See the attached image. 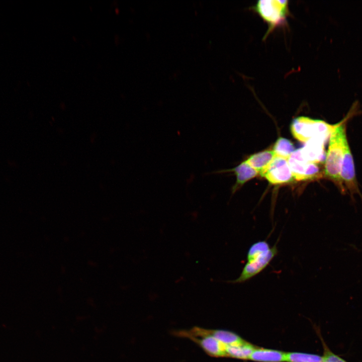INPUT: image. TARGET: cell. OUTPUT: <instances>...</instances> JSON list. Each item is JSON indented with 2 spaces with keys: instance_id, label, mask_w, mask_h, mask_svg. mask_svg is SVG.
<instances>
[{
  "instance_id": "obj_1",
  "label": "cell",
  "mask_w": 362,
  "mask_h": 362,
  "mask_svg": "<svg viewBox=\"0 0 362 362\" xmlns=\"http://www.w3.org/2000/svg\"><path fill=\"white\" fill-rule=\"evenodd\" d=\"M356 104H354L346 117L335 124L329 138V144L326 152L323 174L324 176L333 182L342 193L346 190L341 178V168L343 156V146L347 139L346 130L347 120L354 114Z\"/></svg>"
},
{
  "instance_id": "obj_2",
  "label": "cell",
  "mask_w": 362,
  "mask_h": 362,
  "mask_svg": "<svg viewBox=\"0 0 362 362\" xmlns=\"http://www.w3.org/2000/svg\"><path fill=\"white\" fill-rule=\"evenodd\" d=\"M335 126V124L332 125L323 120L300 116L293 120L290 128L292 134L296 139L306 143L314 137L327 140Z\"/></svg>"
},
{
  "instance_id": "obj_3",
  "label": "cell",
  "mask_w": 362,
  "mask_h": 362,
  "mask_svg": "<svg viewBox=\"0 0 362 362\" xmlns=\"http://www.w3.org/2000/svg\"><path fill=\"white\" fill-rule=\"evenodd\" d=\"M288 1L260 0L252 9L268 25L265 38L276 28L286 24L289 15Z\"/></svg>"
},
{
  "instance_id": "obj_4",
  "label": "cell",
  "mask_w": 362,
  "mask_h": 362,
  "mask_svg": "<svg viewBox=\"0 0 362 362\" xmlns=\"http://www.w3.org/2000/svg\"><path fill=\"white\" fill-rule=\"evenodd\" d=\"M288 160L295 180H313L322 176L317 164L309 162L303 158L300 148L295 150Z\"/></svg>"
},
{
  "instance_id": "obj_5",
  "label": "cell",
  "mask_w": 362,
  "mask_h": 362,
  "mask_svg": "<svg viewBox=\"0 0 362 362\" xmlns=\"http://www.w3.org/2000/svg\"><path fill=\"white\" fill-rule=\"evenodd\" d=\"M278 253V249L276 243L267 252L247 261L239 277L234 280L228 281V283L240 284L250 280L263 270Z\"/></svg>"
},
{
  "instance_id": "obj_6",
  "label": "cell",
  "mask_w": 362,
  "mask_h": 362,
  "mask_svg": "<svg viewBox=\"0 0 362 362\" xmlns=\"http://www.w3.org/2000/svg\"><path fill=\"white\" fill-rule=\"evenodd\" d=\"M261 175L274 185L289 183L294 180L288 159L278 156H275Z\"/></svg>"
},
{
  "instance_id": "obj_7",
  "label": "cell",
  "mask_w": 362,
  "mask_h": 362,
  "mask_svg": "<svg viewBox=\"0 0 362 362\" xmlns=\"http://www.w3.org/2000/svg\"><path fill=\"white\" fill-rule=\"evenodd\" d=\"M341 178L345 189L351 195L359 194L356 178L354 163L347 139L343 146V156L341 168Z\"/></svg>"
},
{
  "instance_id": "obj_8",
  "label": "cell",
  "mask_w": 362,
  "mask_h": 362,
  "mask_svg": "<svg viewBox=\"0 0 362 362\" xmlns=\"http://www.w3.org/2000/svg\"><path fill=\"white\" fill-rule=\"evenodd\" d=\"M327 140L318 137L310 139L300 148L303 158L309 162L317 164L325 159L324 145Z\"/></svg>"
},
{
  "instance_id": "obj_9",
  "label": "cell",
  "mask_w": 362,
  "mask_h": 362,
  "mask_svg": "<svg viewBox=\"0 0 362 362\" xmlns=\"http://www.w3.org/2000/svg\"><path fill=\"white\" fill-rule=\"evenodd\" d=\"M226 172H233L236 176L235 183L231 190L233 194L246 182L255 177L259 173L244 160L232 169L214 171L209 174H218Z\"/></svg>"
},
{
  "instance_id": "obj_10",
  "label": "cell",
  "mask_w": 362,
  "mask_h": 362,
  "mask_svg": "<svg viewBox=\"0 0 362 362\" xmlns=\"http://www.w3.org/2000/svg\"><path fill=\"white\" fill-rule=\"evenodd\" d=\"M286 352L281 350L256 347L249 360L257 362H285Z\"/></svg>"
},
{
  "instance_id": "obj_11",
  "label": "cell",
  "mask_w": 362,
  "mask_h": 362,
  "mask_svg": "<svg viewBox=\"0 0 362 362\" xmlns=\"http://www.w3.org/2000/svg\"><path fill=\"white\" fill-rule=\"evenodd\" d=\"M276 156L273 150H266L252 154L245 161L261 175Z\"/></svg>"
},
{
  "instance_id": "obj_12",
  "label": "cell",
  "mask_w": 362,
  "mask_h": 362,
  "mask_svg": "<svg viewBox=\"0 0 362 362\" xmlns=\"http://www.w3.org/2000/svg\"><path fill=\"white\" fill-rule=\"evenodd\" d=\"M255 346L244 340L236 344L228 346L226 349L227 357L240 359H249Z\"/></svg>"
},
{
  "instance_id": "obj_13",
  "label": "cell",
  "mask_w": 362,
  "mask_h": 362,
  "mask_svg": "<svg viewBox=\"0 0 362 362\" xmlns=\"http://www.w3.org/2000/svg\"><path fill=\"white\" fill-rule=\"evenodd\" d=\"M210 330L214 337L227 346L239 343L244 340L236 333L231 331L219 329H210Z\"/></svg>"
},
{
  "instance_id": "obj_14",
  "label": "cell",
  "mask_w": 362,
  "mask_h": 362,
  "mask_svg": "<svg viewBox=\"0 0 362 362\" xmlns=\"http://www.w3.org/2000/svg\"><path fill=\"white\" fill-rule=\"evenodd\" d=\"M293 144L289 139L279 138L275 142L273 151L276 156L288 159L295 150Z\"/></svg>"
},
{
  "instance_id": "obj_15",
  "label": "cell",
  "mask_w": 362,
  "mask_h": 362,
  "mask_svg": "<svg viewBox=\"0 0 362 362\" xmlns=\"http://www.w3.org/2000/svg\"><path fill=\"white\" fill-rule=\"evenodd\" d=\"M286 362H322V356L315 354L300 352H287Z\"/></svg>"
},
{
  "instance_id": "obj_16",
  "label": "cell",
  "mask_w": 362,
  "mask_h": 362,
  "mask_svg": "<svg viewBox=\"0 0 362 362\" xmlns=\"http://www.w3.org/2000/svg\"><path fill=\"white\" fill-rule=\"evenodd\" d=\"M271 247L266 240L255 242L249 247L246 256V260L249 261L268 251Z\"/></svg>"
},
{
  "instance_id": "obj_17",
  "label": "cell",
  "mask_w": 362,
  "mask_h": 362,
  "mask_svg": "<svg viewBox=\"0 0 362 362\" xmlns=\"http://www.w3.org/2000/svg\"><path fill=\"white\" fill-rule=\"evenodd\" d=\"M321 342L323 347V354L322 356V362H347L342 357L333 352L327 346L323 340L321 339Z\"/></svg>"
}]
</instances>
